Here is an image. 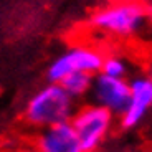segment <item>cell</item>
Wrapping results in <instances>:
<instances>
[{"mask_svg": "<svg viewBox=\"0 0 152 152\" xmlns=\"http://www.w3.org/2000/svg\"><path fill=\"white\" fill-rule=\"evenodd\" d=\"M75 114L73 98L58 83H50L28 101L25 119L37 127H50L61 122H68Z\"/></svg>", "mask_w": 152, "mask_h": 152, "instance_id": "6da1fadb", "label": "cell"}, {"mask_svg": "<svg viewBox=\"0 0 152 152\" xmlns=\"http://www.w3.org/2000/svg\"><path fill=\"white\" fill-rule=\"evenodd\" d=\"M149 10L137 0H122L101 8L91 18L93 27L119 37H129L145 25Z\"/></svg>", "mask_w": 152, "mask_h": 152, "instance_id": "7a4b0ae2", "label": "cell"}, {"mask_svg": "<svg viewBox=\"0 0 152 152\" xmlns=\"http://www.w3.org/2000/svg\"><path fill=\"white\" fill-rule=\"evenodd\" d=\"M113 114L99 104H89L76 111L69 119L73 131L84 152H91L101 144L111 129Z\"/></svg>", "mask_w": 152, "mask_h": 152, "instance_id": "3957f363", "label": "cell"}, {"mask_svg": "<svg viewBox=\"0 0 152 152\" xmlns=\"http://www.w3.org/2000/svg\"><path fill=\"white\" fill-rule=\"evenodd\" d=\"M104 56L98 50L89 46H75L61 55L48 69V78L51 83H60L65 76L71 73H88L94 76L101 71Z\"/></svg>", "mask_w": 152, "mask_h": 152, "instance_id": "277c9868", "label": "cell"}, {"mask_svg": "<svg viewBox=\"0 0 152 152\" xmlns=\"http://www.w3.org/2000/svg\"><path fill=\"white\" fill-rule=\"evenodd\" d=\"M91 91L96 104L103 106L111 114H122L129 104V83L122 78H109L99 73L96 78H93Z\"/></svg>", "mask_w": 152, "mask_h": 152, "instance_id": "5b68a950", "label": "cell"}, {"mask_svg": "<svg viewBox=\"0 0 152 152\" xmlns=\"http://www.w3.org/2000/svg\"><path fill=\"white\" fill-rule=\"evenodd\" d=\"M129 89H131L129 104L124 109V113L121 114L122 127H126V129L136 127L145 118L147 111L151 109L152 81L147 76H139V78H136V80H132L129 83Z\"/></svg>", "mask_w": 152, "mask_h": 152, "instance_id": "8992f818", "label": "cell"}, {"mask_svg": "<svg viewBox=\"0 0 152 152\" xmlns=\"http://www.w3.org/2000/svg\"><path fill=\"white\" fill-rule=\"evenodd\" d=\"M35 147L40 152H84L69 121L42 129Z\"/></svg>", "mask_w": 152, "mask_h": 152, "instance_id": "52a82bcc", "label": "cell"}, {"mask_svg": "<svg viewBox=\"0 0 152 152\" xmlns=\"http://www.w3.org/2000/svg\"><path fill=\"white\" fill-rule=\"evenodd\" d=\"M93 78L94 76L88 75V73H71V75L65 76L58 84L65 89L69 98L75 99V98H80V96L86 94L91 89Z\"/></svg>", "mask_w": 152, "mask_h": 152, "instance_id": "ba28073f", "label": "cell"}, {"mask_svg": "<svg viewBox=\"0 0 152 152\" xmlns=\"http://www.w3.org/2000/svg\"><path fill=\"white\" fill-rule=\"evenodd\" d=\"M99 73L104 76H109V78H122L126 73V65L121 58H116V56L104 58Z\"/></svg>", "mask_w": 152, "mask_h": 152, "instance_id": "9c48e42d", "label": "cell"}, {"mask_svg": "<svg viewBox=\"0 0 152 152\" xmlns=\"http://www.w3.org/2000/svg\"><path fill=\"white\" fill-rule=\"evenodd\" d=\"M17 152H40L35 145H25V147H20Z\"/></svg>", "mask_w": 152, "mask_h": 152, "instance_id": "30bf717a", "label": "cell"}]
</instances>
